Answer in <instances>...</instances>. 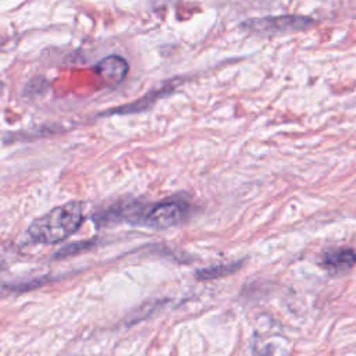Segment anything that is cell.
I'll return each instance as SVG.
<instances>
[{
  "label": "cell",
  "mask_w": 356,
  "mask_h": 356,
  "mask_svg": "<svg viewBox=\"0 0 356 356\" xmlns=\"http://www.w3.org/2000/svg\"><path fill=\"white\" fill-rule=\"evenodd\" d=\"M83 221V203L71 200L56 206L31 222L28 238L35 243L54 245L72 235Z\"/></svg>",
  "instance_id": "1"
},
{
  "label": "cell",
  "mask_w": 356,
  "mask_h": 356,
  "mask_svg": "<svg viewBox=\"0 0 356 356\" xmlns=\"http://www.w3.org/2000/svg\"><path fill=\"white\" fill-rule=\"evenodd\" d=\"M313 24L314 21L309 17L298 14H284L250 18L243 21L241 24V28L257 35H278L303 31L306 28H310Z\"/></svg>",
  "instance_id": "2"
},
{
  "label": "cell",
  "mask_w": 356,
  "mask_h": 356,
  "mask_svg": "<svg viewBox=\"0 0 356 356\" xmlns=\"http://www.w3.org/2000/svg\"><path fill=\"white\" fill-rule=\"evenodd\" d=\"M188 206L178 200L159 202L152 206H145L139 222L152 229H167L178 225L186 216Z\"/></svg>",
  "instance_id": "3"
},
{
  "label": "cell",
  "mask_w": 356,
  "mask_h": 356,
  "mask_svg": "<svg viewBox=\"0 0 356 356\" xmlns=\"http://www.w3.org/2000/svg\"><path fill=\"white\" fill-rule=\"evenodd\" d=\"M320 264L334 274H343L356 264V250L348 246L331 248L321 253Z\"/></svg>",
  "instance_id": "4"
},
{
  "label": "cell",
  "mask_w": 356,
  "mask_h": 356,
  "mask_svg": "<svg viewBox=\"0 0 356 356\" xmlns=\"http://www.w3.org/2000/svg\"><path fill=\"white\" fill-rule=\"evenodd\" d=\"M95 70L104 81L117 83L125 78L128 72V64L120 56H108L103 58L100 63H97Z\"/></svg>",
  "instance_id": "5"
},
{
  "label": "cell",
  "mask_w": 356,
  "mask_h": 356,
  "mask_svg": "<svg viewBox=\"0 0 356 356\" xmlns=\"http://www.w3.org/2000/svg\"><path fill=\"white\" fill-rule=\"evenodd\" d=\"M242 264H243V260L232 261V263H224V264H217V266H213V267L197 270L195 273V277L197 280H216V278H221V277L229 275L234 271L239 270L242 267Z\"/></svg>",
  "instance_id": "6"
}]
</instances>
